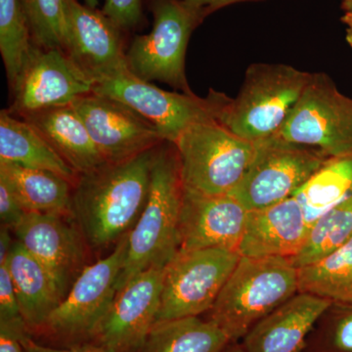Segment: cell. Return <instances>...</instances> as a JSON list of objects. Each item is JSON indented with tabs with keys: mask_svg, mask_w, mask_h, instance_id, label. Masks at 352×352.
<instances>
[{
	"mask_svg": "<svg viewBox=\"0 0 352 352\" xmlns=\"http://www.w3.org/2000/svg\"><path fill=\"white\" fill-rule=\"evenodd\" d=\"M352 238V196L330 208L312 223L302 249L289 259L296 268L325 258Z\"/></svg>",
	"mask_w": 352,
	"mask_h": 352,
	"instance_id": "27",
	"label": "cell"
},
{
	"mask_svg": "<svg viewBox=\"0 0 352 352\" xmlns=\"http://www.w3.org/2000/svg\"><path fill=\"white\" fill-rule=\"evenodd\" d=\"M0 177L8 183L25 212L71 214L74 184L64 176L0 162Z\"/></svg>",
	"mask_w": 352,
	"mask_h": 352,
	"instance_id": "23",
	"label": "cell"
},
{
	"mask_svg": "<svg viewBox=\"0 0 352 352\" xmlns=\"http://www.w3.org/2000/svg\"><path fill=\"white\" fill-rule=\"evenodd\" d=\"M302 204L309 226L352 196V154L330 157L294 195Z\"/></svg>",
	"mask_w": 352,
	"mask_h": 352,
	"instance_id": "25",
	"label": "cell"
},
{
	"mask_svg": "<svg viewBox=\"0 0 352 352\" xmlns=\"http://www.w3.org/2000/svg\"><path fill=\"white\" fill-rule=\"evenodd\" d=\"M248 215L249 210L232 195L206 196L184 189L178 251L212 248L239 251Z\"/></svg>",
	"mask_w": 352,
	"mask_h": 352,
	"instance_id": "17",
	"label": "cell"
},
{
	"mask_svg": "<svg viewBox=\"0 0 352 352\" xmlns=\"http://www.w3.org/2000/svg\"><path fill=\"white\" fill-rule=\"evenodd\" d=\"M231 340L201 316L157 322L139 352H221Z\"/></svg>",
	"mask_w": 352,
	"mask_h": 352,
	"instance_id": "24",
	"label": "cell"
},
{
	"mask_svg": "<svg viewBox=\"0 0 352 352\" xmlns=\"http://www.w3.org/2000/svg\"><path fill=\"white\" fill-rule=\"evenodd\" d=\"M302 352H352V302H332L308 336Z\"/></svg>",
	"mask_w": 352,
	"mask_h": 352,
	"instance_id": "29",
	"label": "cell"
},
{
	"mask_svg": "<svg viewBox=\"0 0 352 352\" xmlns=\"http://www.w3.org/2000/svg\"><path fill=\"white\" fill-rule=\"evenodd\" d=\"M127 245L129 234L107 256L85 268L47 320L31 335L36 342L56 347L92 342L117 295Z\"/></svg>",
	"mask_w": 352,
	"mask_h": 352,
	"instance_id": "4",
	"label": "cell"
},
{
	"mask_svg": "<svg viewBox=\"0 0 352 352\" xmlns=\"http://www.w3.org/2000/svg\"><path fill=\"white\" fill-rule=\"evenodd\" d=\"M311 75L285 64H252L239 94L224 109L220 124L251 142L274 135Z\"/></svg>",
	"mask_w": 352,
	"mask_h": 352,
	"instance_id": "5",
	"label": "cell"
},
{
	"mask_svg": "<svg viewBox=\"0 0 352 352\" xmlns=\"http://www.w3.org/2000/svg\"><path fill=\"white\" fill-rule=\"evenodd\" d=\"M183 194L177 148L175 143L164 141L155 156L147 203L129 234L117 293L139 273L148 268L166 267L175 258L179 250L178 222Z\"/></svg>",
	"mask_w": 352,
	"mask_h": 352,
	"instance_id": "2",
	"label": "cell"
},
{
	"mask_svg": "<svg viewBox=\"0 0 352 352\" xmlns=\"http://www.w3.org/2000/svg\"><path fill=\"white\" fill-rule=\"evenodd\" d=\"M32 43L39 47L65 51L66 14L65 0H20Z\"/></svg>",
	"mask_w": 352,
	"mask_h": 352,
	"instance_id": "30",
	"label": "cell"
},
{
	"mask_svg": "<svg viewBox=\"0 0 352 352\" xmlns=\"http://www.w3.org/2000/svg\"><path fill=\"white\" fill-rule=\"evenodd\" d=\"M23 206L8 183L0 177V220L1 226L15 231L23 221L25 214Z\"/></svg>",
	"mask_w": 352,
	"mask_h": 352,
	"instance_id": "33",
	"label": "cell"
},
{
	"mask_svg": "<svg viewBox=\"0 0 352 352\" xmlns=\"http://www.w3.org/2000/svg\"><path fill=\"white\" fill-rule=\"evenodd\" d=\"M0 328L20 336L29 333L21 314L12 278L6 263L0 265Z\"/></svg>",
	"mask_w": 352,
	"mask_h": 352,
	"instance_id": "31",
	"label": "cell"
},
{
	"mask_svg": "<svg viewBox=\"0 0 352 352\" xmlns=\"http://www.w3.org/2000/svg\"><path fill=\"white\" fill-rule=\"evenodd\" d=\"M240 258L220 248L178 251L164 268L156 323L210 311Z\"/></svg>",
	"mask_w": 352,
	"mask_h": 352,
	"instance_id": "10",
	"label": "cell"
},
{
	"mask_svg": "<svg viewBox=\"0 0 352 352\" xmlns=\"http://www.w3.org/2000/svg\"><path fill=\"white\" fill-rule=\"evenodd\" d=\"M32 44L20 0H0V52L10 88L15 85Z\"/></svg>",
	"mask_w": 352,
	"mask_h": 352,
	"instance_id": "28",
	"label": "cell"
},
{
	"mask_svg": "<svg viewBox=\"0 0 352 352\" xmlns=\"http://www.w3.org/2000/svg\"><path fill=\"white\" fill-rule=\"evenodd\" d=\"M221 352H245L240 342H231Z\"/></svg>",
	"mask_w": 352,
	"mask_h": 352,
	"instance_id": "39",
	"label": "cell"
},
{
	"mask_svg": "<svg viewBox=\"0 0 352 352\" xmlns=\"http://www.w3.org/2000/svg\"><path fill=\"white\" fill-rule=\"evenodd\" d=\"M342 8L346 12L352 13V0H342Z\"/></svg>",
	"mask_w": 352,
	"mask_h": 352,
	"instance_id": "40",
	"label": "cell"
},
{
	"mask_svg": "<svg viewBox=\"0 0 352 352\" xmlns=\"http://www.w3.org/2000/svg\"><path fill=\"white\" fill-rule=\"evenodd\" d=\"M83 4L85 6L91 7V8H98L99 2L98 0H82Z\"/></svg>",
	"mask_w": 352,
	"mask_h": 352,
	"instance_id": "41",
	"label": "cell"
},
{
	"mask_svg": "<svg viewBox=\"0 0 352 352\" xmlns=\"http://www.w3.org/2000/svg\"><path fill=\"white\" fill-rule=\"evenodd\" d=\"M309 228L305 208L293 196L249 212L238 252L245 258L291 259L302 249Z\"/></svg>",
	"mask_w": 352,
	"mask_h": 352,
	"instance_id": "18",
	"label": "cell"
},
{
	"mask_svg": "<svg viewBox=\"0 0 352 352\" xmlns=\"http://www.w3.org/2000/svg\"><path fill=\"white\" fill-rule=\"evenodd\" d=\"M331 300L298 293L258 322L241 340L245 352H302Z\"/></svg>",
	"mask_w": 352,
	"mask_h": 352,
	"instance_id": "19",
	"label": "cell"
},
{
	"mask_svg": "<svg viewBox=\"0 0 352 352\" xmlns=\"http://www.w3.org/2000/svg\"><path fill=\"white\" fill-rule=\"evenodd\" d=\"M11 233H12L11 229L1 226V228H0V265L6 263L9 254L12 251L15 241H13Z\"/></svg>",
	"mask_w": 352,
	"mask_h": 352,
	"instance_id": "37",
	"label": "cell"
},
{
	"mask_svg": "<svg viewBox=\"0 0 352 352\" xmlns=\"http://www.w3.org/2000/svg\"><path fill=\"white\" fill-rule=\"evenodd\" d=\"M92 92L111 97L135 111L156 127L164 141L175 143L190 126L217 120L230 101L210 90L206 98L166 91L133 75L129 69L94 82Z\"/></svg>",
	"mask_w": 352,
	"mask_h": 352,
	"instance_id": "8",
	"label": "cell"
},
{
	"mask_svg": "<svg viewBox=\"0 0 352 352\" xmlns=\"http://www.w3.org/2000/svg\"><path fill=\"white\" fill-rule=\"evenodd\" d=\"M21 119L32 124L78 175L107 164L72 104L25 113Z\"/></svg>",
	"mask_w": 352,
	"mask_h": 352,
	"instance_id": "20",
	"label": "cell"
},
{
	"mask_svg": "<svg viewBox=\"0 0 352 352\" xmlns=\"http://www.w3.org/2000/svg\"><path fill=\"white\" fill-rule=\"evenodd\" d=\"M102 12L124 32L135 30L143 19V0H105Z\"/></svg>",
	"mask_w": 352,
	"mask_h": 352,
	"instance_id": "32",
	"label": "cell"
},
{
	"mask_svg": "<svg viewBox=\"0 0 352 352\" xmlns=\"http://www.w3.org/2000/svg\"><path fill=\"white\" fill-rule=\"evenodd\" d=\"M164 268H148L118 292L90 344L107 352L140 351L157 321Z\"/></svg>",
	"mask_w": 352,
	"mask_h": 352,
	"instance_id": "15",
	"label": "cell"
},
{
	"mask_svg": "<svg viewBox=\"0 0 352 352\" xmlns=\"http://www.w3.org/2000/svg\"><path fill=\"white\" fill-rule=\"evenodd\" d=\"M184 1L187 2L190 6L203 10L204 12L208 15V14L214 12L217 9L220 8V7L242 1V0H184Z\"/></svg>",
	"mask_w": 352,
	"mask_h": 352,
	"instance_id": "36",
	"label": "cell"
},
{
	"mask_svg": "<svg viewBox=\"0 0 352 352\" xmlns=\"http://www.w3.org/2000/svg\"><path fill=\"white\" fill-rule=\"evenodd\" d=\"M21 344L25 352H107L94 344H82L72 347H56L46 346L36 342L30 333L21 336Z\"/></svg>",
	"mask_w": 352,
	"mask_h": 352,
	"instance_id": "34",
	"label": "cell"
},
{
	"mask_svg": "<svg viewBox=\"0 0 352 352\" xmlns=\"http://www.w3.org/2000/svg\"><path fill=\"white\" fill-rule=\"evenodd\" d=\"M157 147L78 175L71 214L91 251L117 245L138 223L149 196Z\"/></svg>",
	"mask_w": 352,
	"mask_h": 352,
	"instance_id": "1",
	"label": "cell"
},
{
	"mask_svg": "<svg viewBox=\"0 0 352 352\" xmlns=\"http://www.w3.org/2000/svg\"><path fill=\"white\" fill-rule=\"evenodd\" d=\"M107 164H118L164 142L156 127L122 102L90 94L72 103Z\"/></svg>",
	"mask_w": 352,
	"mask_h": 352,
	"instance_id": "14",
	"label": "cell"
},
{
	"mask_svg": "<svg viewBox=\"0 0 352 352\" xmlns=\"http://www.w3.org/2000/svg\"><path fill=\"white\" fill-rule=\"evenodd\" d=\"M175 146L184 189L206 196L232 194L254 154V142L239 138L217 120L190 126Z\"/></svg>",
	"mask_w": 352,
	"mask_h": 352,
	"instance_id": "6",
	"label": "cell"
},
{
	"mask_svg": "<svg viewBox=\"0 0 352 352\" xmlns=\"http://www.w3.org/2000/svg\"><path fill=\"white\" fill-rule=\"evenodd\" d=\"M275 135L329 157L352 154V99L340 94L326 74H312L283 126Z\"/></svg>",
	"mask_w": 352,
	"mask_h": 352,
	"instance_id": "11",
	"label": "cell"
},
{
	"mask_svg": "<svg viewBox=\"0 0 352 352\" xmlns=\"http://www.w3.org/2000/svg\"><path fill=\"white\" fill-rule=\"evenodd\" d=\"M65 52L94 82L129 69L122 29L98 8L65 0Z\"/></svg>",
	"mask_w": 352,
	"mask_h": 352,
	"instance_id": "16",
	"label": "cell"
},
{
	"mask_svg": "<svg viewBox=\"0 0 352 352\" xmlns=\"http://www.w3.org/2000/svg\"><path fill=\"white\" fill-rule=\"evenodd\" d=\"M298 293V268L289 258L241 256L204 318L221 329L231 342H241L264 317Z\"/></svg>",
	"mask_w": 352,
	"mask_h": 352,
	"instance_id": "3",
	"label": "cell"
},
{
	"mask_svg": "<svg viewBox=\"0 0 352 352\" xmlns=\"http://www.w3.org/2000/svg\"><path fill=\"white\" fill-rule=\"evenodd\" d=\"M94 82L59 48L39 47L32 44L29 56L11 88L13 115L38 112L66 106L78 97L92 92Z\"/></svg>",
	"mask_w": 352,
	"mask_h": 352,
	"instance_id": "13",
	"label": "cell"
},
{
	"mask_svg": "<svg viewBox=\"0 0 352 352\" xmlns=\"http://www.w3.org/2000/svg\"><path fill=\"white\" fill-rule=\"evenodd\" d=\"M326 153L277 135L254 142V154L232 195L249 212L295 195L330 159Z\"/></svg>",
	"mask_w": 352,
	"mask_h": 352,
	"instance_id": "9",
	"label": "cell"
},
{
	"mask_svg": "<svg viewBox=\"0 0 352 352\" xmlns=\"http://www.w3.org/2000/svg\"><path fill=\"white\" fill-rule=\"evenodd\" d=\"M0 162L53 171L74 185L78 177L32 124L7 109L0 112Z\"/></svg>",
	"mask_w": 352,
	"mask_h": 352,
	"instance_id": "22",
	"label": "cell"
},
{
	"mask_svg": "<svg viewBox=\"0 0 352 352\" xmlns=\"http://www.w3.org/2000/svg\"><path fill=\"white\" fill-rule=\"evenodd\" d=\"M298 293L352 302V238L320 261L298 268Z\"/></svg>",
	"mask_w": 352,
	"mask_h": 352,
	"instance_id": "26",
	"label": "cell"
},
{
	"mask_svg": "<svg viewBox=\"0 0 352 352\" xmlns=\"http://www.w3.org/2000/svg\"><path fill=\"white\" fill-rule=\"evenodd\" d=\"M152 31L133 38L126 53L129 71L145 82L168 83L192 94L185 56L190 36L207 14L184 0H151Z\"/></svg>",
	"mask_w": 352,
	"mask_h": 352,
	"instance_id": "7",
	"label": "cell"
},
{
	"mask_svg": "<svg viewBox=\"0 0 352 352\" xmlns=\"http://www.w3.org/2000/svg\"><path fill=\"white\" fill-rule=\"evenodd\" d=\"M14 234L46 271L60 300L90 265L91 250L72 214L28 212Z\"/></svg>",
	"mask_w": 352,
	"mask_h": 352,
	"instance_id": "12",
	"label": "cell"
},
{
	"mask_svg": "<svg viewBox=\"0 0 352 352\" xmlns=\"http://www.w3.org/2000/svg\"><path fill=\"white\" fill-rule=\"evenodd\" d=\"M6 264L12 278L23 319L32 335L61 300L41 264L19 241L14 243Z\"/></svg>",
	"mask_w": 352,
	"mask_h": 352,
	"instance_id": "21",
	"label": "cell"
},
{
	"mask_svg": "<svg viewBox=\"0 0 352 352\" xmlns=\"http://www.w3.org/2000/svg\"><path fill=\"white\" fill-rule=\"evenodd\" d=\"M342 22L346 25V41L352 47V13L346 12L342 17Z\"/></svg>",
	"mask_w": 352,
	"mask_h": 352,
	"instance_id": "38",
	"label": "cell"
},
{
	"mask_svg": "<svg viewBox=\"0 0 352 352\" xmlns=\"http://www.w3.org/2000/svg\"><path fill=\"white\" fill-rule=\"evenodd\" d=\"M20 338V335L12 331L0 328V352H25Z\"/></svg>",
	"mask_w": 352,
	"mask_h": 352,
	"instance_id": "35",
	"label": "cell"
}]
</instances>
